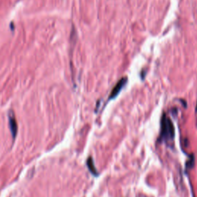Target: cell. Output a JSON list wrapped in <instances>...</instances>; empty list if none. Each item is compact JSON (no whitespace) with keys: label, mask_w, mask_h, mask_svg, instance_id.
Here are the masks:
<instances>
[{"label":"cell","mask_w":197,"mask_h":197,"mask_svg":"<svg viewBox=\"0 0 197 197\" xmlns=\"http://www.w3.org/2000/svg\"><path fill=\"white\" fill-rule=\"evenodd\" d=\"M161 136L163 139H173L175 136L174 125L165 114L163 116L161 121Z\"/></svg>","instance_id":"1"},{"label":"cell","mask_w":197,"mask_h":197,"mask_svg":"<svg viewBox=\"0 0 197 197\" xmlns=\"http://www.w3.org/2000/svg\"><path fill=\"white\" fill-rule=\"evenodd\" d=\"M126 82H127V78L123 77V78L121 79L120 80L116 83V85L113 87V89H112V92H111L110 95H109V99L110 100L116 97L118 94L121 92V90L123 89V87L125 86Z\"/></svg>","instance_id":"2"},{"label":"cell","mask_w":197,"mask_h":197,"mask_svg":"<svg viewBox=\"0 0 197 197\" xmlns=\"http://www.w3.org/2000/svg\"><path fill=\"white\" fill-rule=\"evenodd\" d=\"M9 129H10L12 136H13V139H15V136H16V134H17L18 126H17V123H16V120H15V116H14L13 112H9Z\"/></svg>","instance_id":"3"},{"label":"cell","mask_w":197,"mask_h":197,"mask_svg":"<svg viewBox=\"0 0 197 197\" xmlns=\"http://www.w3.org/2000/svg\"><path fill=\"white\" fill-rule=\"evenodd\" d=\"M86 164L87 166H88V169H89V170L90 171V172H91L93 176H97L98 175H99V173H98V171L96 170V169H95V165H94L93 159V158H92L91 156L88 158Z\"/></svg>","instance_id":"4"},{"label":"cell","mask_w":197,"mask_h":197,"mask_svg":"<svg viewBox=\"0 0 197 197\" xmlns=\"http://www.w3.org/2000/svg\"><path fill=\"white\" fill-rule=\"evenodd\" d=\"M194 156H193V155H192L189 158V160L188 161V163H186V168L188 169H192L193 167V165H194Z\"/></svg>","instance_id":"5"}]
</instances>
